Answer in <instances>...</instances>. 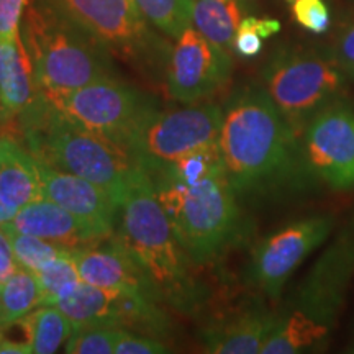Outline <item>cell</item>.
<instances>
[{
    "instance_id": "obj_1",
    "label": "cell",
    "mask_w": 354,
    "mask_h": 354,
    "mask_svg": "<svg viewBox=\"0 0 354 354\" xmlns=\"http://www.w3.org/2000/svg\"><path fill=\"white\" fill-rule=\"evenodd\" d=\"M218 146L236 196L307 180L297 133L261 86H245L223 109Z\"/></svg>"
},
{
    "instance_id": "obj_2",
    "label": "cell",
    "mask_w": 354,
    "mask_h": 354,
    "mask_svg": "<svg viewBox=\"0 0 354 354\" xmlns=\"http://www.w3.org/2000/svg\"><path fill=\"white\" fill-rule=\"evenodd\" d=\"M354 279V216L331 234L292 295L261 354L320 353L328 348Z\"/></svg>"
},
{
    "instance_id": "obj_3",
    "label": "cell",
    "mask_w": 354,
    "mask_h": 354,
    "mask_svg": "<svg viewBox=\"0 0 354 354\" xmlns=\"http://www.w3.org/2000/svg\"><path fill=\"white\" fill-rule=\"evenodd\" d=\"M20 33L39 92L55 109L77 88L113 76L112 55L51 0H30Z\"/></svg>"
},
{
    "instance_id": "obj_4",
    "label": "cell",
    "mask_w": 354,
    "mask_h": 354,
    "mask_svg": "<svg viewBox=\"0 0 354 354\" xmlns=\"http://www.w3.org/2000/svg\"><path fill=\"white\" fill-rule=\"evenodd\" d=\"M120 210L117 238L143 268L156 299L180 310L196 307L202 295L189 269L192 261L177 243L151 176L143 167L133 176Z\"/></svg>"
},
{
    "instance_id": "obj_5",
    "label": "cell",
    "mask_w": 354,
    "mask_h": 354,
    "mask_svg": "<svg viewBox=\"0 0 354 354\" xmlns=\"http://www.w3.org/2000/svg\"><path fill=\"white\" fill-rule=\"evenodd\" d=\"M177 243L194 264H207L238 241L243 216L223 159L192 180L151 177Z\"/></svg>"
},
{
    "instance_id": "obj_6",
    "label": "cell",
    "mask_w": 354,
    "mask_h": 354,
    "mask_svg": "<svg viewBox=\"0 0 354 354\" xmlns=\"http://www.w3.org/2000/svg\"><path fill=\"white\" fill-rule=\"evenodd\" d=\"M24 122L32 154L39 162L100 185L122 207L128 185L141 167L125 146L82 130L48 102Z\"/></svg>"
},
{
    "instance_id": "obj_7",
    "label": "cell",
    "mask_w": 354,
    "mask_h": 354,
    "mask_svg": "<svg viewBox=\"0 0 354 354\" xmlns=\"http://www.w3.org/2000/svg\"><path fill=\"white\" fill-rule=\"evenodd\" d=\"M346 81L333 51L317 48H282L263 69V87L299 138L313 115L342 97Z\"/></svg>"
},
{
    "instance_id": "obj_8",
    "label": "cell",
    "mask_w": 354,
    "mask_h": 354,
    "mask_svg": "<svg viewBox=\"0 0 354 354\" xmlns=\"http://www.w3.org/2000/svg\"><path fill=\"white\" fill-rule=\"evenodd\" d=\"M92 35L110 55L145 76L158 79L167 68L171 44L153 32L135 0H51Z\"/></svg>"
},
{
    "instance_id": "obj_9",
    "label": "cell",
    "mask_w": 354,
    "mask_h": 354,
    "mask_svg": "<svg viewBox=\"0 0 354 354\" xmlns=\"http://www.w3.org/2000/svg\"><path fill=\"white\" fill-rule=\"evenodd\" d=\"M223 109L216 104L190 105L169 112L151 109L141 118L127 148L148 172L165 169L185 154L218 143Z\"/></svg>"
},
{
    "instance_id": "obj_10",
    "label": "cell",
    "mask_w": 354,
    "mask_h": 354,
    "mask_svg": "<svg viewBox=\"0 0 354 354\" xmlns=\"http://www.w3.org/2000/svg\"><path fill=\"white\" fill-rule=\"evenodd\" d=\"M305 177L336 192L354 190V105L343 97L310 118L300 133Z\"/></svg>"
},
{
    "instance_id": "obj_11",
    "label": "cell",
    "mask_w": 354,
    "mask_h": 354,
    "mask_svg": "<svg viewBox=\"0 0 354 354\" xmlns=\"http://www.w3.org/2000/svg\"><path fill=\"white\" fill-rule=\"evenodd\" d=\"M333 214H315L290 221L254 246L248 282L271 300L281 297L292 274L336 232Z\"/></svg>"
},
{
    "instance_id": "obj_12",
    "label": "cell",
    "mask_w": 354,
    "mask_h": 354,
    "mask_svg": "<svg viewBox=\"0 0 354 354\" xmlns=\"http://www.w3.org/2000/svg\"><path fill=\"white\" fill-rule=\"evenodd\" d=\"M153 107L149 97L110 76L74 91L61 102L57 110L82 130L127 148L141 118Z\"/></svg>"
},
{
    "instance_id": "obj_13",
    "label": "cell",
    "mask_w": 354,
    "mask_h": 354,
    "mask_svg": "<svg viewBox=\"0 0 354 354\" xmlns=\"http://www.w3.org/2000/svg\"><path fill=\"white\" fill-rule=\"evenodd\" d=\"M156 300L128 290L102 289L81 282L57 300L56 307L68 315L74 331L94 326H113L141 333H165L167 318Z\"/></svg>"
},
{
    "instance_id": "obj_14",
    "label": "cell",
    "mask_w": 354,
    "mask_h": 354,
    "mask_svg": "<svg viewBox=\"0 0 354 354\" xmlns=\"http://www.w3.org/2000/svg\"><path fill=\"white\" fill-rule=\"evenodd\" d=\"M232 69V53L210 43L189 25L171 48L166 68L167 94L180 104L192 105L227 86Z\"/></svg>"
},
{
    "instance_id": "obj_15",
    "label": "cell",
    "mask_w": 354,
    "mask_h": 354,
    "mask_svg": "<svg viewBox=\"0 0 354 354\" xmlns=\"http://www.w3.org/2000/svg\"><path fill=\"white\" fill-rule=\"evenodd\" d=\"M38 169L44 197L76 216L100 241L112 236L120 205L107 190L84 177L39 161Z\"/></svg>"
},
{
    "instance_id": "obj_16",
    "label": "cell",
    "mask_w": 354,
    "mask_h": 354,
    "mask_svg": "<svg viewBox=\"0 0 354 354\" xmlns=\"http://www.w3.org/2000/svg\"><path fill=\"white\" fill-rule=\"evenodd\" d=\"M82 282L112 290H128L156 300V292L138 261L127 246L112 234L107 243L73 251Z\"/></svg>"
},
{
    "instance_id": "obj_17",
    "label": "cell",
    "mask_w": 354,
    "mask_h": 354,
    "mask_svg": "<svg viewBox=\"0 0 354 354\" xmlns=\"http://www.w3.org/2000/svg\"><path fill=\"white\" fill-rule=\"evenodd\" d=\"M44 102L21 33L0 41V113L25 118Z\"/></svg>"
},
{
    "instance_id": "obj_18",
    "label": "cell",
    "mask_w": 354,
    "mask_h": 354,
    "mask_svg": "<svg viewBox=\"0 0 354 354\" xmlns=\"http://www.w3.org/2000/svg\"><path fill=\"white\" fill-rule=\"evenodd\" d=\"M3 228L33 234L71 251L100 243L99 238L88 232L76 216L46 197L38 198L20 209L10 223L3 225Z\"/></svg>"
},
{
    "instance_id": "obj_19",
    "label": "cell",
    "mask_w": 354,
    "mask_h": 354,
    "mask_svg": "<svg viewBox=\"0 0 354 354\" xmlns=\"http://www.w3.org/2000/svg\"><path fill=\"white\" fill-rule=\"evenodd\" d=\"M279 315L263 307L248 308L212 323L202 333L203 349L212 354H254L276 328Z\"/></svg>"
},
{
    "instance_id": "obj_20",
    "label": "cell",
    "mask_w": 354,
    "mask_h": 354,
    "mask_svg": "<svg viewBox=\"0 0 354 354\" xmlns=\"http://www.w3.org/2000/svg\"><path fill=\"white\" fill-rule=\"evenodd\" d=\"M43 197L37 158L13 145L0 167V198L13 214H17L25 205Z\"/></svg>"
},
{
    "instance_id": "obj_21",
    "label": "cell",
    "mask_w": 354,
    "mask_h": 354,
    "mask_svg": "<svg viewBox=\"0 0 354 354\" xmlns=\"http://www.w3.org/2000/svg\"><path fill=\"white\" fill-rule=\"evenodd\" d=\"M192 26L225 51L234 50V37L241 24L236 0H192Z\"/></svg>"
},
{
    "instance_id": "obj_22",
    "label": "cell",
    "mask_w": 354,
    "mask_h": 354,
    "mask_svg": "<svg viewBox=\"0 0 354 354\" xmlns=\"http://www.w3.org/2000/svg\"><path fill=\"white\" fill-rule=\"evenodd\" d=\"M26 318L32 328V349L35 354L56 353L74 333L73 323L56 305H39Z\"/></svg>"
},
{
    "instance_id": "obj_23",
    "label": "cell",
    "mask_w": 354,
    "mask_h": 354,
    "mask_svg": "<svg viewBox=\"0 0 354 354\" xmlns=\"http://www.w3.org/2000/svg\"><path fill=\"white\" fill-rule=\"evenodd\" d=\"M41 290L33 272L19 269L6 281H0V323H8L28 315L39 307Z\"/></svg>"
},
{
    "instance_id": "obj_24",
    "label": "cell",
    "mask_w": 354,
    "mask_h": 354,
    "mask_svg": "<svg viewBox=\"0 0 354 354\" xmlns=\"http://www.w3.org/2000/svg\"><path fill=\"white\" fill-rule=\"evenodd\" d=\"M39 290H41V302L39 305H56L64 295H68L82 279L79 274L76 259L73 251L56 256L50 263H46L41 269L35 272Z\"/></svg>"
},
{
    "instance_id": "obj_25",
    "label": "cell",
    "mask_w": 354,
    "mask_h": 354,
    "mask_svg": "<svg viewBox=\"0 0 354 354\" xmlns=\"http://www.w3.org/2000/svg\"><path fill=\"white\" fill-rule=\"evenodd\" d=\"M149 24L172 39L192 25V0H135Z\"/></svg>"
},
{
    "instance_id": "obj_26",
    "label": "cell",
    "mask_w": 354,
    "mask_h": 354,
    "mask_svg": "<svg viewBox=\"0 0 354 354\" xmlns=\"http://www.w3.org/2000/svg\"><path fill=\"white\" fill-rule=\"evenodd\" d=\"M6 232L10 236V243L13 248V254H15L17 263L21 269L30 272H37L41 269L44 264L50 263L56 256L71 251L68 248H63L56 243H51L43 238L33 236V234H26L15 232V230L6 228Z\"/></svg>"
},
{
    "instance_id": "obj_27",
    "label": "cell",
    "mask_w": 354,
    "mask_h": 354,
    "mask_svg": "<svg viewBox=\"0 0 354 354\" xmlns=\"http://www.w3.org/2000/svg\"><path fill=\"white\" fill-rule=\"evenodd\" d=\"M123 328L113 326H94L76 330L64 344V353L69 354H113L120 342Z\"/></svg>"
},
{
    "instance_id": "obj_28",
    "label": "cell",
    "mask_w": 354,
    "mask_h": 354,
    "mask_svg": "<svg viewBox=\"0 0 354 354\" xmlns=\"http://www.w3.org/2000/svg\"><path fill=\"white\" fill-rule=\"evenodd\" d=\"M292 15L300 26L312 33L322 35L330 30V10L323 0H294Z\"/></svg>"
},
{
    "instance_id": "obj_29",
    "label": "cell",
    "mask_w": 354,
    "mask_h": 354,
    "mask_svg": "<svg viewBox=\"0 0 354 354\" xmlns=\"http://www.w3.org/2000/svg\"><path fill=\"white\" fill-rule=\"evenodd\" d=\"M32 328L28 318L0 323V354H32Z\"/></svg>"
},
{
    "instance_id": "obj_30",
    "label": "cell",
    "mask_w": 354,
    "mask_h": 354,
    "mask_svg": "<svg viewBox=\"0 0 354 354\" xmlns=\"http://www.w3.org/2000/svg\"><path fill=\"white\" fill-rule=\"evenodd\" d=\"M331 51L346 76L354 81V20L339 26Z\"/></svg>"
},
{
    "instance_id": "obj_31",
    "label": "cell",
    "mask_w": 354,
    "mask_h": 354,
    "mask_svg": "<svg viewBox=\"0 0 354 354\" xmlns=\"http://www.w3.org/2000/svg\"><path fill=\"white\" fill-rule=\"evenodd\" d=\"M169 351L165 343L145 335H136L130 330L123 331L120 342L115 348V354H162Z\"/></svg>"
},
{
    "instance_id": "obj_32",
    "label": "cell",
    "mask_w": 354,
    "mask_h": 354,
    "mask_svg": "<svg viewBox=\"0 0 354 354\" xmlns=\"http://www.w3.org/2000/svg\"><path fill=\"white\" fill-rule=\"evenodd\" d=\"M30 0H0V41L20 33V21Z\"/></svg>"
},
{
    "instance_id": "obj_33",
    "label": "cell",
    "mask_w": 354,
    "mask_h": 354,
    "mask_svg": "<svg viewBox=\"0 0 354 354\" xmlns=\"http://www.w3.org/2000/svg\"><path fill=\"white\" fill-rule=\"evenodd\" d=\"M263 50V38L254 28V17H246L238 26L234 37V51L243 57H254Z\"/></svg>"
},
{
    "instance_id": "obj_34",
    "label": "cell",
    "mask_w": 354,
    "mask_h": 354,
    "mask_svg": "<svg viewBox=\"0 0 354 354\" xmlns=\"http://www.w3.org/2000/svg\"><path fill=\"white\" fill-rule=\"evenodd\" d=\"M19 269L21 268L17 263L15 254H13L10 236H8L6 228L0 227V281H6Z\"/></svg>"
},
{
    "instance_id": "obj_35",
    "label": "cell",
    "mask_w": 354,
    "mask_h": 354,
    "mask_svg": "<svg viewBox=\"0 0 354 354\" xmlns=\"http://www.w3.org/2000/svg\"><path fill=\"white\" fill-rule=\"evenodd\" d=\"M254 28L263 39L271 38L272 35L281 32V21L276 19H256L254 17Z\"/></svg>"
},
{
    "instance_id": "obj_36",
    "label": "cell",
    "mask_w": 354,
    "mask_h": 354,
    "mask_svg": "<svg viewBox=\"0 0 354 354\" xmlns=\"http://www.w3.org/2000/svg\"><path fill=\"white\" fill-rule=\"evenodd\" d=\"M13 216H15V214H13V212L6 205V203H3L2 198H0V227L10 223V221L13 220Z\"/></svg>"
},
{
    "instance_id": "obj_37",
    "label": "cell",
    "mask_w": 354,
    "mask_h": 354,
    "mask_svg": "<svg viewBox=\"0 0 354 354\" xmlns=\"http://www.w3.org/2000/svg\"><path fill=\"white\" fill-rule=\"evenodd\" d=\"M13 145H15V143H12L10 140H2V138H0V167H2L3 161H6V159H7L8 153L12 151Z\"/></svg>"
},
{
    "instance_id": "obj_38",
    "label": "cell",
    "mask_w": 354,
    "mask_h": 354,
    "mask_svg": "<svg viewBox=\"0 0 354 354\" xmlns=\"http://www.w3.org/2000/svg\"><path fill=\"white\" fill-rule=\"evenodd\" d=\"M287 2H290V3H292V2H294V0H287Z\"/></svg>"
}]
</instances>
